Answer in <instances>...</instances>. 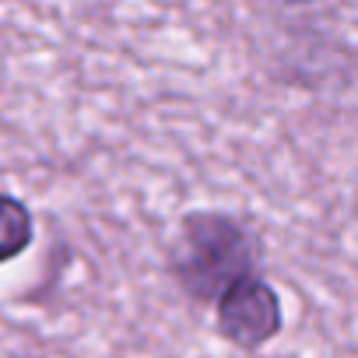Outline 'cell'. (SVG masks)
Listing matches in <instances>:
<instances>
[{"label": "cell", "mask_w": 358, "mask_h": 358, "mask_svg": "<svg viewBox=\"0 0 358 358\" xmlns=\"http://www.w3.org/2000/svg\"><path fill=\"white\" fill-rule=\"evenodd\" d=\"M165 267L190 302L215 306L236 281L260 274V239L229 211H187L165 246Z\"/></svg>", "instance_id": "cell-1"}, {"label": "cell", "mask_w": 358, "mask_h": 358, "mask_svg": "<svg viewBox=\"0 0 358 358\" xmlns=\"http://www.w3.org/2000/svg\"><path fill=\"white\" fill-rule=\"evenodd\" d=\"M215 330L236 351H246V355L264 351L285 330V306H281L278 288L264 281L260 274L236 281L215 302Z\"/></svg>", "instance_id": "cell-2"}, {"label": "cell", "mask_w": 358, "mask_h": 358, "mask_svg": "<svg viewBox=\"0 0 358 358\" xmlns=\"http://www.w3.org/2000/svg\"><path fill=\"white\" fill-rule=\"evenodd\" d=\"M32 243H36V215H32V208L22 197L0 190V267L15 264L22 253H29Z\"/></svg>", "instance_id": "cell-3"}]
</instances>
